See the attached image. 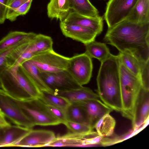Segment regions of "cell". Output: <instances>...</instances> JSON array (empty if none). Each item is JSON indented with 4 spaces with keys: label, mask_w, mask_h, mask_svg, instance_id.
I'll list each match as a JSON object with an SVG mask.
<instances>
[{
    "label": "cell",
    "mask_w": 149,
    "mask_h": 149,
    "mask_svg": "<svg viewBox=\"0 0 149 149\" xmlns=\"http://www.w3.org/2000/svg\"><path fill=\"white\" fill-rule=\"evenodd\" d=\"M20 65L41 91L53 93L45 83L38 68L29 60L25 61Z\"/></svg>",
    "instance_id": "cell-24"
},
{
    "label": "cell",
    "mask_w": 149,
    "mask_h": 149,
    "mask_svg": "<svg viewBox=\"0 0 149 149\" xmlns=\"http://www.w3.org/2000/svg\"><path fill=\"white\" fill-rule=\"evenodd\" d=\"M31 129L15 125L3 128L0 147H16Z\"/></svg>",
    "instance_id": "cell-18"
},
{
    "label": "cell",
    "mask_w": 149,
    "mask_h": 149,
    "mask_svg": "<svg viewBox=\"0 0 149 149\" xmlns=\"http://www.w3.org/2000/svg\"><path fill=\"white\" fill-rule=\"evenodd\" d=\"M78 102L85 109L88 117L89 125L92 130L101 118L113 110L99 99H90Z\"/></svg>",
    "instance_id": "cell-15"
},
{
    "label": "cell",
    "mask_w": 149,
    "mask_h": 149,
    "mask_svg": "<svg viewBox=\"0 0 149 149\" xmlns=\"http://www.w3.org/2000/svg\"><path fill=\"white\" fill-rule=\"evenodd\" d=\"M103 17L98 16L95 17H88L81 15L74 11H71L62 22L65 24L76 25L90 29L95 31L97 35L103 30Z\"/></svg>",
    "instance_id": "cell-13"
},
{
    "label": "cell",
    "mask_w": 149,
    "mask_h": 149,
    "mask_svg": "<svg viewBox=\"0 0 149 149\" xmlns=\"http://www.w3.org/2000/svg\"><path fill=\"white\" fill-rule=\"evenodd\" d=\"M70 8L81 15L95 17L99 16L98 10L89 0H69Z\"/></svg>",
    "instance_id": "cell-26"
},
{
    "label": "cell",
    "mask_w": 149,
    "mask_h": 149,
    "mask_svg": "<svg viewBox=\"0 0 149 149\" xmlns=\"http://www.w3.org/2000/svg\"><path fill=\"white\" fill-rule=\"evenodd\" d=\"M29 0H9L7 6L6 15L10 14L15 9L20 6Z\"/></svg>",
    "instance_id": "cell-35"
},
{
    "label": "cell",
    "mask_w": 149,
    "mask_h": 149,
    "mask_svg": "<svg viewBox=\"0 0 149 149\" xmlns=\"http://www.w3.org/2000/svg\"><path fill=\"white\" fill-rule=\"evenodd\" d=\"M70 58L53 50L36 55L29 59L40 72H56L67 70Z\"/></svg>",
    "instance_id": "cell-7"
},
{
    "label": "cell",
    "mask_w": 149,
    "mask_h": 149,
    "mask_svg": "<svg viewBox=\"0 0 149 149\" xmlns=\"http://www.w3.org/2000/svg\"><path fill=\"white\" fill-rule=\"evenodd\" d=\"M48 110L55 118L58 120L61 124H64L67 121L65 109L46 105Z\"/></svg>",
    "instance_id": "cell-33"
},
{
    "label": "cell",
    "mask_w": 149,
    "mask_h": 149,
    "mask_svg": "<svg viewBox=\"0 0 149 149\" xmlns=\"http://www.w3.org/2000/svg\"><path fill=\"white\" fill-rule=\"evenodd\" d=\"M33 0L26 2L15 9L10 14L6 15V19L11 22L15 21L18 17L26 14L29 11Z\"/></svg>",
    "instance_id": "cell-31"
},
{
    "label": "cell",
    "mask_w": 149,
    "mask_h": 149,
    "mask_svg": "<svg viewBox=\"0 0 149 149\" xmlns=\"http://www.w3.org/2000/svg\"><path fill=\"white\" fill-rule=\"evenodd\" d=\"M84 45L86 47L85 53L91 58H96L101 62L111 54L105 43L94 40Z\"/></svg>",
    "instance_id": "cell-25"
},
{
    "label": "cell",
    "mask_w": 149,
    "mask_h": 149,
    "mask_svg": "<svg viewBox=\"0 0 149 149\" xmlns=\"http://www.w3.org/2000/svg\"><path fill=\"white\" fill-rule=\"evenodd\" d=\"M149 61L143 62L139 78L142 88L149 91Z\"/></svg>",
    "instance_id": "cell-32"
},
{
    "label": "cell",
    "mask_w": 149,
    "mask_h": 149,
    "mask_svg": "<svg viewBox=\"0 0 149 149\" xmlns=\"http://www.w3.org/2000/svg\"><path fill=\"white\" fill-rule=\"evenodd\" d=\"M3 128H0V142L1 139Z\"/></svg>",
    "instance_id": "cell-38"
},
{
    "label": "cell",
    "mask_w": 149,
    "mask_h": 149,
    "mask_svg": "<svg viewBox=\"0 0 149 149\" xmlns=\"http://www.w3.org/2000/svg\"><path fill=\"white\" fill-rule=\"evenodd\" d=\"M37 34L14 31L9 32L0 40V54L12 47L30 41Z\"/></svg>",
    "instance_id": "cell-19"
},
{
    "label": "cell",
    "mask_w": 149,
    "mask_h": 149,
    "mask_svg": "<svg viewBox=\"0 0 149 149\" xmlns=\"http://www.w3.org/2000/svg\"><path fill=\"white\" fill-rule=\"evenodd\" d=\"M39 98L46 105L65 109L70 103L64 97L48 91H41Z\"/></svg>",
    "instance_id": "cell-28"
},
{
    "label": "cell",
    "mask_w": 149,
    "mask_h": 149,
    "mask_svg": "<svg viewBox=\"0 0 149 149\" xmlns=\"http://www.w3.org/2000/svg\"><path fill=\"white\" fill-rule=\"evenodd\" d=\"M118 55L111 54L101 62L97 77V92L99 98L107 106L121 112L122 105Z\"/></svg>",
    "instance_id": "cell-2"
},
{
    "label": "cell",
    "mask_w": 149,
    "mask_h": 149,
    "mask_svg": "<svg viewBox=\"0 0 149 149\" xmlns=\"http://www.w3.org/2000/svg\"><path fill=\"white\" fill-rule=\"evenodd\" d=\"M92 58L85 52L70 58L67 70L80 86L88 84L92 76Z\"/></svg>",
    "instance_id": "cell-8"
},
{
    "label": "cell",
    "mask_w": 149,
    "mask_h": 149,
    "mask_svg": "<svg viewBox=\"0 0 149 149\" xmlns=\"http://www.w3.org/2000/svg\"><path fill=\"white\" fill-rule=\"evenodd\" d=\"M104 39L120 52L130 55L141 62L149 61V23L124 20L108 28Z\"/></svg>",
    "instance_id": "cell-1"
},
{
    "label": "cell",
    "mask_w": 149,
    "mask_h": 149,
    "mask_svg": "<svg viewBox=\"0 0 149 149\" xmlns=\"http://www.w3.org/2000/svg\"><path fill=\"white\" fill-rule=\"evenodd\" d=\"M60 26L62 33L66 37L81 42L84 45L95 40L98 35L90 29L78 25L67 24L60 22Z\"/></svg>",
    "instance_id": "cell-14"
},
{
    "label": "cell",
    "mask_w": 149,
    "mask_h": 149,
    "mask_svg": "<svg viewBox=\"0 0 149 149\" xmlns=\"http://www.w3.org/2000/svg\"><path fill=\"white\" fill-rule=\"evenodd\" d=\"M69 0H50L47 6V15L51 19L63 21L71 11Z\"/></svg>",
    "instance_id": "cell-21"
},
{
    "label": "cell",
    "mask_w": 149,
    "mask_h": 149,
    "mask_svg": "<svg viewBox=\"0 0 149 149\" xmlns=\"http://www.w3.org/2000/svg\"><path fill=\"white\" fill-rule=\"evenodd\" d=\"M9 0H0V24L4 23L6 19Z\"/></svg>",
    "instance_id": "cell-36"
},
{
    "label": "cell",
    "mask_w": 149,
    "mask_h": 149,
    "mask_svg": "<svg viewBox=\"0 0 149 149\" xmlns=\"http://www.w3.org/2000/svg\"><path fill=\"white\" fill-rule=\"evenodd\" d=\"M120 62L131 72L139 78L143 62H141L133 56L119 52L118 55Z\"/></svg>",
    "instance_id": "cell-29"
},
{
    "label": "cell",
    "mask_w": 149,
    "mask_h": 149,
    "mask_svg": "<svg viewBox=\"0 0 149 149\" xmlns=\"http://www.w3.org/2000/svg\"><path fill=\"white\" fill-rule=\"evenodd\" d=\"M11 125L6 120L4 114L0 110V128H4Z\"/></svg>",
    "instance_id": "cell-37"
},
{
    "label": "cell",
    "mask_w": 149,
    "mask_h": 149,
    "mask_svg": "<svg viewBox=\"0 0 149 149\" xmlns=\"http://www.w3.org/2000/svg\"><path fill=\"white\" fill-rule=\"evenodd\" d=\"M53 93L64 97L70 103L99 99L97 93L94 92L90 88L82 86L77 88Z\"/></svg>",
    "instance_id": "cell-20"
},
{
    "label": "cell",
    "mask_w": 149,
    "mask_h": 149,
    "mask_svg": "<svg viewBox=\"0 0 149 149\" xmlns=\"http://www.w3.org/2000/svg\"><path fill=\"white\" fill-rule=\"evenodd\" d=\"M69 132L78 134H85L93 130L88 125L67 120L64 124Z\"/></svg>",
    "instance_id": "cell-30"
},
{
    "label": "cell",
    "mask_w": 149,
    "mask_h": 149,
    "mask_svg": "<svg viewBox=\"0 0 149 149\" xmlns=\"http://www.w3.org/2000/svg\"><path fill=\"white\" fill-rule=\"evenodd\" d=\"M53 40L50 37L37 34L29 42L24 52L31 58L38 54L53 50Z\"/></svg>",
    "instance_id": "cell-17"
},
{
    "label": "cell",
    "mask_w": 149,
    "mask_h": 149,
    "mask_svg": "<svg viewBox=\"0 0 149 149\" xmlns=\"http://www.w3.org/2000/svg\"><path fill=\"white\" fill-rule=\"evenodd\" d=\"M116 125L115 119L109 113H107L97 121L94 128L99 135L105 137L111 136L113 134Z\"/></svg>",
    "instance_id": "cell-27"
},
{
    "label": "cell",
    "mask_w": 149,
    "mask_h": 149,
    "mask_svg": "<svg viewBox=\"0 0 149 149\" xmlns=\"http://www.w3.org/2000/svg\"><path fill=\"white\" fill-rule=\"evenodd\" d=\"M0 110L15 125L32 129L35 125L14 99L0 88Z\"/></svg>",
    "instance_id": "cell-6"
},
{
    "label": "cell",
    "mask_w": 149,
    "mask_h": 149,
    "mask_svg": "<svg viewBox=\"0 0 149 149\" xmlns=\"http://www.w3.org/2000/svg\"><path fill=\"white\" fill-rule=\"evenodd\" d=\"M0 80L1 88L17 100L24 101L40 97L41 91L20 65L1 71Z\"/></svg>",
    "instance_id": "cell-3"
},
{
    "label": "cell",
    "mask_w": 149,
    "mask_h": 149,
    "mask_svg": "<svg viewBox=\"0 0 149 149\" xmlns=\"http://www.w3.org/2000/svg\"><path fill=\"white\" fill-rule=\"evenodd\" d=\"M19 45L10 48L0 54V73L3 70L10 67L8 59V55L12 50ZM0 88H1L0 80Z\"/></svg>",
    "instance_id": "cell-34"
},
{
    "label": "cell",
    "mask_w": 149,
    "mask_h": 149,
    "mask_svg": "<svg viewBox=\"0 0 149 149\" xmlns=\"http://www.w3.org/2000/svg\"><path fill=\"white\" fill-rule=\"evenodd\" d=\"M125 19L136 23H149V0H138Z\"/></svg>",
    "instance_id": "cell-22"
},
{
    "label": "cell",
    "mask_w": 149,
    "mask_h": 149,
    "mask_svg": "<svg viewBox=\"0 0 149 149\" xmlns=\"http://www.w3.org/2000/svg\"><path fill=\"white\" fill-rule=\"evenodd\" d=\"M90 132L85 134H78L69 131L63 135L56 136L54 140L47 144L46 146H88Z\"/></svg>",
    "instance_id": "cell-16"
},
{
    "label": "cell",
    "mask_w": 149,
    "mask_h": 149,
    "mask_svg": "<svg viewBox=\"0 0 149 149\" xmlns=\"http://www.w3.org/2000/svg\"><path fill=\"white\" fill-rule=\"evenodd\" d=\"M138 0H109L103 17L108 28L125 20L132 12Z\"/></svg>",
    "instance_id": "cell-9"
},
{
    "label": "cell",
    "mask_w": 149,
    "mask_h": 149,
    "mask_svg": "<svg viewBox=\"0 0 149 149\" xmlns=\"http://www.w3.org/2000/svg\"><path fill=\"white\" fill-rule=\"evenodd\" d=\"M47 86L53 92L62 91L80 87L66 70L56 72H41Z\"/></svg>",
    "instance_id": "cell-10"
},
{
    "label": "cell",
    "mask_w": 149,
    "mask_h": 149,
    "mask_svg": "<svg viewBox=\"0 0 149 149\" xmlns=\"http://www.w3.org/2000/svg\"><path fill=\"white\" fill-rule=\"evenodd\" d=\"M11 97L31 119L35 125H55L61 124L60 121L52 115L46 104L39 98L21 101Z\"/></svg>",
    "instance_id": "cell-5"
},
{
    "label": "cell",
    "mask_w": 149,
    "mask_h": 149,
    "mask_svg": "<svg viewBox=\"0 0 149 149\" xmlns=\"http://www.w3.org/2000/svg\"><path fill=\"white\" fill-rule=\"evenodd\" d=\"M56 137L55 133L52 131L31 129L20 140L16 146L45 147L54 140Z\"/></svg>",
    "instance_id": "cell-12"
},
{
    "label": "cell",
    "mask_w": 149,
    "mask_h": 149,
    "mask_svg": "<svg viewBox=\"0 0 149 149\" xmlns=\"http://www.w3.org/2000/svg\"><path fill=\"white\" fill-rule=\"evenodd\" d=\"M65 111L67 120L89 125L87 112L84 107L79 103H70Z\"/></svg>",
    "instance_id": "cell-23"
},
{
    "label": "cell",
    "mask_w": 149,
    "mask_h": 149,
    "mask_svg": "<svg viewBox=\"0 0 149 149\" xmlns=\"http://www.w3.org/2000/svg\"><path fill=\"white\" fill-rule=\"evenodd\" d=\"M149 115V91L142 87L134 107L132 121L133 129L140 130L148 122Z\"/></svg>",
    "instance_id": "cell-11"
},
{
    "label": "cell",
    "mask_w": 149,
    "mask_h": 149,
    "mask_svg": "<svg viewBox=\"0 0 149 149\" xmlns=\"http://www.w3.org/2000/svg\"><path fill=\"white\" fill-rule=\"evenodd\" d=\"M119 69L122 105L121 113L123 116L132 120L141 84L139 78L130 71L120 61Z\"/></svg>",
    "instance_id": "cell-4"
}]
</instances>
